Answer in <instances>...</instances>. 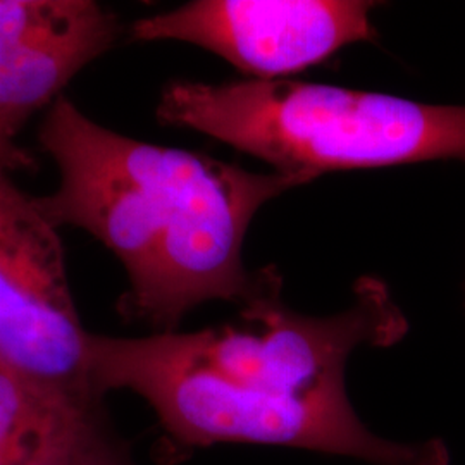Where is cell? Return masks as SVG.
Segmentation results:
<instances>
[{"label":"cell","instance_id":"277c9868","mask_svg":"<svg viewBox=\"0 0 465 465\" xmlns=\"http://www.w3.org/2000/svg\"><path fill=\"white\" fill-rule=\"evenodd\" d=\"M64 249L34 197L0 176V364L73 395L99 399Z\"/></svg>","mask_w":465,"mask_h":465},{"label":"cell","instance_id":"7a4b0ae2","mask_svg":"<svg viewBox=\"0 0 465 465\" xmlns=\"http://www.w3.org/2000/svg\"><path fill=\"white\" fill-rule=\"evenodd\" d=\"M155 116L312 180L340 169L465 159V105L331 84L171 82Z\"/></svg>","mask_w":465,"mask_h":465},{"label":"cell","instance_id":"3957f363","mask_svg":"<svg viewBox=\"0 0 465 465\" xmlns=\"http://www.w3.org/2000/svg\"><path fill=\"white\" fill-rule=\"evenodd\" d=\"M88 378L97 397L128 390L145 400L163 430L180 445H257L249 407L232 382L202 355L193 332H153L143 338L92 334ZM282 449L309 450L367 465H447L438 443H400L371 431L350 399L307 438Z\"/></svg>","mask_w":465,"mask_h":465},{"label":"cell","instance_id":"8992f818","mask_svg":"<svg viewBox=\"0 0 465 465\" xmlns=\"http://www.w3.org/2000/svg\"><path fill=\"white\" fill-rule=\"evenodd\" d=\"M119 25L99 2L0 55V136L15 142L36 111L54 104L84 67L113 47Z\"/></svg>","mask_w":465,"mask_h":465},{"label":"cell","instance_id":"9c48e42d","mask_svg":"<svg viewBox=\"0 0 465 465\" xmlns=\"http://www.w3.org/2000/svg\"><path fill=\"white\" fill-rule=\"evenodd\" d=\"M28 166H32V157L28 152L19 149L15 142L0 136V176L7 174V171Z\"/></svg>","mask_w":465,"mask_h":465},{"label":"cell","instance_id":"ba28073f","mask_svg":"<svg viewBox=\"0 0 465 465\" xmlns=\"http://www.w3.org/2000/svg\"><path fill=\"white\" fill-rule=\"evenodd\" d=\"M84 0H0V55L69 21Z\"/></svg>","mask_w":465,"mask_h":465},{"label":"cell","instance_id":"5b68a950","mask_svg":"<svg viewBox=\"0 0 465 465\" xmlns=\"http://www.w3.org/2000/svg\"><path fill=\"white\" fill-rule=\"evenodd\" d=\"M372 7L361 0H195L134 21L132 38L192 44L269 82L374 40Z\"/></svg>","mask_w":465,"mask_h":465},{"label":"cell","instance_id":"52a82bcc","mask_svg":"<svg viewBox=\"0 0 465 465\" xmlns=\"http://www.w3.org/2000/svg\"><path fill=\"white\" fill-rule=\"evenodd\" d=\"M73 395L0 364V465H17ZM95 399V397H94Z\"/></svg>","mask_w":465,"mask_h":465},{"label":"cell","instance_id":"6da1fadb","mask_svg":"<svg viewBox=\"0 0 465 465\" xmlns=\"http://www.w3.org/2000/svg\"><path fill=\"white\" fill-rule=\"evenodd\" d=\"M38 142L61 180L35 202L55 228H80L116 255L130 282L119 302L123 316L155 332L178 331L205 302L243 307L282 284L276 269L245 267V234L264 203L312 178L252 173L140 142L95 123L63 95L50 105Z\"/></svg>","mask_w":465,"mask_h":465}]
</instances>
